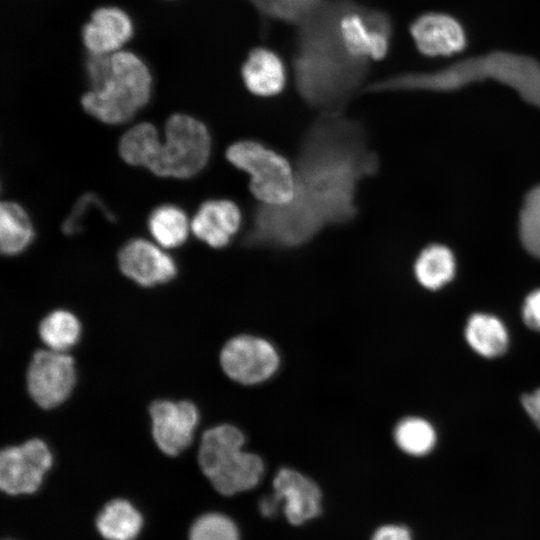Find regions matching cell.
<instances>
[{
  "label": "cell",
  "mask_w": 540,
  "mask_h": 540,
  "mask_svg": "<svg viewBox=\"0 0 540 540\" xmlns=\"http://www.w3.org/2000/svg\"><path fill=\"white\" fill-rule=\"evenodd\" d=\"M295 191L281 206L258 204L242 246L290 250L358 215L359 184L379 170L363 124L343 111L320 113L305 131L294 164Z\"/></svg>",
  "instance_id": "obj_1"
},
{
  "label": "cell",
  "mask_w": 540,
  "mask_h": 540,
  "mask_svg": "<svg viewBox=\"0 0 540 540\" xmlns=\"http://www.w3.org/2000/svg\"><path fill=\"white\" fill-rule=\"evenodd\" d=\"M295 87L303 102L320 113L340 112L363 90L371 64L356 58L336 22L334 0L296 26L292 57Z\"/></svg>",
  "instance_id": "obj_2"
},
{
  "label": "cell",
  "mask_w": 540,
  "mask_h": 540,
  "mask_svg": "<svg viewBox=\"0 0 540 540\" xmlns=\"http://www.w3.org/2000/svg\"><path fill=\"white\" fill-rule=\"evenodd\" d=\"M486 79L514 89L524 101L540 108V62L532 56L504 50L464 58L432 72L393 75L367 84L362 92H450Z\"/></svg>",
  "instance_id": "obj_3"
},
{
  "label": "cell",
  "mask_w": 540,
  "mask_h": 540,
  "mask_svg": "<svg viewBox=\"0 0 540 540\" xmlns=\"http://www.w3.org/2000/svg\"><path fill=\"white\" fill-rule=\"evenodd\" d=\"M85 66L89 90L81 106L92 118L107 125L124 124L149 103L152 75L135 53L89 54Z\"/></svg>",
  "instance_id": "obj_4"
},
{
  "label": "cell",
  "mask_w": 540,
  "mask_h": 540,
  "mask_svg": "<svg viewBox=\"0 0 540 540\" xmlns=\"http://www.w3.org/2000/svg\"><path fill=\"white\" fill-rule=\"evenodd\" d=\"M245 436L232 424H218L201 436L197 460L213 488L231 496L256 487L264 474V462L255 453L245 451Z\"/></svg>",
  "instance_id": "obj_5"
},
{
  "label": "cell",
  "mask_w": 540,
  "mask_h": 540,
  "mask_svg": "<svg viewBox=\"0 0 540 540\" xmlns=\"http://www.w3.org/2000/svg\"><path fill=\"white\" fill-rule=\"evenodd\" d=\"M212 153L207 125L186 113H174L153 142L144 168L162 178L190 179L201 173Z\"/></svg>",
  "instance_id": "obj_6"
},
{
  "label": "cell",
  "mask_w": 540,
  "mask_h": 540,
  "mask_svg": "<svg viewBox=\"0 0 540 540\" xmlns=\"http://www.w3.org/2000/svg\"><path fill=\"white\" fill-rule=\"evenodd\" d=\"M227 161L249 176V189L259 204L281 206L295 191V169L273 148L254 139H241L225 151Z\"/></svg>",
  "instance_id": "obj_7"
},
{
  "label": "cell",
  "mask_w": 540,
  "mask_h": 540,
  "mask_svg": "<svg viewBox=\"0 0 540 540\" xmlns=\"http://www.w3.org/2000/svg\"><path fill=\"white\" fill-rule=\"evenodd\" d=\"M77 382L75 359L67 352L38 349L33 352L25 373L26 390L41 409L62 405Z\"/></svg>",
  "instance_id": "obj_8"
},
{
  "label": "cell",
  "mask_w": 540,
  "mask_h": 540,
  "mask_svg": "<svg viewBox=\"0 0 540 540\" xmlns=\"http://www.w3.org/2000/svg\"><path fill=\"white\" fill-rule=\"evenodd\" d=\"M224 374L242 385H257L270 379L279 369L277 349L268 340L250 334L230 338L219 353Z\"/></svg>",
  "instance_id": "obj_9"
},
{
  "label": "cell",
  "mask_w": 540,
  "mask_h": 540,
  "mask_svg": "<svg viewBox=\"0 0 540 540\" xmlns=\"http://www.w3.org/2000/svg\"><path fill=\"white\" fill-rule=\"evenodd\" d=\"M52 464L50 447L40 438L7 446L0 452V488L9 495L34 493Z\"/></svg>",
  "instance_id": "obj_10"
},
{
  "label": "cell",
  "mask_w": 540,
  "mask_h": 540,
  "mask_svg": "<svg viewBox=\"0 0 540 540\" xmlns=\"http://www.w3.org/2000/svg\"><path fill=\"white\" fill-rule=\"evenodd\" d=\"M151 435L156 447L166 456L175 457L194 439L200 412L187 399H156L148 407Z\"/></svg>",
  "instance_id": "obj_11"
},
{
  "label": "cell",
  "mask_w": 540,
  "mask_h": 540,
  "mask_svg": "<svg viewBox=\"0 0 540 540\" xmlns=\"http://www.w3.org/2000/svg\"><path fill=\"white\" fill-rule=\"evenodd\" d=\"M167 251L152 239H129L117 253L119 271L143 288L167 284L178 274L177 263Z\"/></svg>",
  "instance_id": "obj_12"
},
{
  "label": "cell",
  "mask_w": 540,
  "mask_h": 540,
  "mask_svg": "<svg viewBox=\"0 0 540 540\" xmlns=\"http://www.w3.org/2000/svg\"><path fill=\"white\" fill-rule=\"evenodd\" d=\"M409 30L418 51L429 57L454 55L461 52L467 42L462 24L442 12H427L416 17Z\"/></svg>",
  "instance_id": "obj_13"
},
{
  "label": "cell",
  "mask_w": 540,
  "mask_h": 540,
  "mask_svg": "<svg viewBox=\"0 0 540 540\" xmlns=\"http://www.w3.org/2000/svg\"><path fill=\"white\" fill-rule=\"evenodd\" d=\"M242 222V211L233 200L207 199L191 218V234L211 248H225L238 234Z\"/></svg>",
  "instance_id": "obj_14"
},
{
  "label": "cell",
  "mask_w": 540,
  "mask_h": 540,
  "mask_svg": "<svg viewBox=\"0 0 540 540\" xmlns=\"http://www.w3.org/2000/svg\"><path fill=\"white\" fill-rule=\"evenodd\" d=\"M273 488V495L291 524L301 525L320 513L321 491L299 471L281 468L274 477Z\"/></svg>",
  "instance_id": "obj_15"
},
{
  "label": "cell",
  "mask_w": 540,
  "mask_h": 540,
  "mask_svg": "<svg viewBox=\"0 0 540 540\" xmlns=\"http://www.w3.org/2000/svg\"><path fill=\"white\" fill-rule=\"evenodd\" d=\"M133 32L132 20L124 10L105 6L93 11L81 35L89 54L108 55L121 50Z\"/></svg>",
  "instance_id": "obj_16"
},
{
  "label": "cell",
  "mask_w": 540,
  "mask_h": 540,
  "mask_svg": "<svg viewBox=\"0 0 540 540\" xmlns=\"http://www.w3.org/2000/svg\"><path fill=\"white\" fill-rule=\"evenodd\" d=\"M241 77L247 90L259 97L280 94L287 80L282 58L267 47H255L249 51L241 67Z\"/></svg>",
  "instance_id": "obj_17"
},
{
  "label": "cell",
  "mask_w": 540,
  "mask_h": 540,
  "mask_svg": "<svg viewBox=\"0 0 540 540\" xmlns=\"http://www.w3.org/2000/svg\"><path fill=\"white\" fill-rule=\"evenodd\" d=\"M151 239L166 250L181 247L191 233V219L183 208L164 203L153 208L147 218Z\"/></svg>",
  "instance_id": "obj_18"
},
{
  "label": "cell",
  "mask_w": 540,
  "mask_h": 540,
  "mask_svg": "<svg viewBox=\"0 0 540 540\" xmlns=\"http://www.w3.org/2000/svg\"><path fill=\"white\" fill-rule=\"evenodd\" d=\"M35 230L26 209L16 201H2L0 205V250L5 256H18L34 240Z\"/></svg>",
  "instance_id": "obj_19"
},
{
  "label": "cell",
  "mask_w": 540,
  "mask_h": 540,
  "mask_svg": "<svg viewBox=\"0 0 540 540\" xmlns=\"http://www.w3.org/2000/svg\"><path fill=\"white\" fill-rule=\"evenodd\" d=\"M464 334L468 345L485 358L502 355L509 344V335L504 323L490 314L471 315L466 323Z\"/></svg>",
  "instance_id": "obj_20"
},
{
  "label": "cell",
  "mask_w": 540,
  "mask_h": 540,
  "mask_svg": "<svg viewBox=\"0 0 540 540\" xmlns=\"http://www.w3.org/2000/svg\"><path fill=\"white\" fill-rule=\"evenodd\" d=\"M37 332L47 349L66 352L80 341L82 325L72 311L57 308L40 320Z\"/></svg>",
  "instance_id": "obj_21"
},
{
  "label": "cell",
  "mask_w": 540,
  "mask_h": 540,
  "mask_svg": "<svg viewBox=\"0 0 540 540\" xmlns=\"http://www.w3.org/2000/svg\"><path fill=\"white\" fill-rule=\"evenodd\" d=\"M456 270L454 256L449 248L432 244L424 248L414 263L416 280L429 290H436L450 282Z\"/></svg>",
  "instance_id": "obj_22"
},
{
  "label": "cell",
  "mask_w": 540,
  "mask_h": 540,
  "mask_svg": "<svg viewBox=\"0 0 540 540\" xmlns=\"http://www.w3.org/2000/svg\"><path fill=\"white\" fill-rule=\"evenodd\" d=\"M96 525L107 540H133L142 527V517L131 503L115 499L105 505Z\"/></svg>",
  "instance_id": "obj_23"
},
{
  "label": "cell",
  "mask_w": 540,
  "mask_h": 540,
  "mask_svg": "<svg viewBox=\"0 0 540 540\" xmlns=\"http://www.w3.org/2000/svg\"><path fill=\"white\" fill-rule=\"evenodd\" d=\"M263 25L281 22L295 27L311 16L325 0H247Z\"/></svg>",
  "instance_id": "obj_24"
},
{
  "label": "cell",
  "mask_w": 540,
  "mask_h": 540,
  "mask_svg": "<svg viewBox=\"0 0 540 540\" xmlns=\"http://www.w3.org/2000/svg\"><path fill=\"white\" fill-rule=\"evenodd\" d=\"M393 438L400 450L411 456H424L436 443L434 427L421 417H406L394 428Z\"/></svg>",
  "instance_id": "obj_25"
},
{
  "label": "cell",
  "mask_w": 540,
  "mask_h": 540,
  "mask_svg": "<svg viewBox=\"0 0 540 540\" xmlns=\"http://www.w3.org/2000/svg\"><path fill=\"white\" fill-rule=\"evenodd\" d=\"M159 133L158 128L151 122L132 125L119 139L120 158L130 166L143 168L150 147Z\"/></svg>",
  "instance_id": "obj_26"
},
{
  "label": "cell",
  "mask_w": 540,
  "mask_h": 540,
  "mask_svg": "<svg viewBox=\"0 0 540 540\" xmlns=\"http://www.w3.org/2000/svg\"><path fill=\"white\" fill-rule=\"evenodd\" d=\"M519 234L523 247L540 259V185L525 196L519 216Z\"/></svg>",
  "instance_id": "obj_27"
},
{
  "label": "cell",
  "mask_w": 540,
  "mask_h": 540,
  "mask_svg": "<svg viewBox=\"0 0 540 540\" xmlns=\"http://www.w3.org/2000/svg\"><path fill=\"white\" fill-rule=\"evenodd\" d=\"M190 540H239L235 523L225 515L208 513L199 517L191 527Z\"/></svg>",
  "instance_id": "obj_28"
},
{
  "label": "cell",
  "mask_w": 540,
  "mask_h": 540,
  "mask_svg": "<svg viewBox=\"0 0 540 540\" xmlns=\"http://www.w3.org/2000/svg\"><path fill=\"white\" fill-rule=\"evenodd\" d=\"M93 193L83 194L74 204L71 213L62 224V231L67 235H75L81 231L84 215L89 212L90 207L104 205Z\"/></svg>",
  "instance_id": "obj_29"
},
{
  "label": "cell",
  "mask_w": 540,
  "mask_h": 540,
  "mask_svg": "<svg viewBox=\"0 0 540 540\" xmlns=\"http://www.w3.org/2000/svg\"><path fill=\"white\" fill-rule=\"evenodd\" d=\"M522 318L527 327L540 331V289L527 295L522 307Z\"/></svg>",
  "instance_id": "obj_30"
},
{
  "label": "cell",
  "mask_w": 540,
  "mask_h": 540,
  "mask_svg": "<svg viewBox=\"0 0 540 540\" xmlns=\"http://www.w3.org/2000/svg\"><path fill=\"white\" fill-rule=\"evenodd\" d=\"M371 540H413L410 530L398 524H387L379 527Z\"/></svg>",
  "instance_id": "obj_31"
},
{
  "label": "cell",
  "mask_w": 540,
  "mask_h": 540,
  "mask_svg": "<svg viewBox=\"0 0 540 540\" xmlns=\"http://www.w3.org/2000/svg\"><path fill=\"white\" fill-rule=\"evenodd\" d=\"M522 405L528 416L540 430V388L522 397Z\"/></svg>",
  "instance_id": "obj_32"
},
{
  "label": "cell",
  "mask_w": 540,
  "mask_h": 540,
  "mask_svg": "<svg viewBox=\"0 0 540 540\" xmlns=\"http://www.w3.org/2000/svg\"><path fill=\"white\" fill-rule=\"evenodd\" d=\"M279 507L280 504L273 494L265 496L259 501V510L265 517L274 516Z\"/></svg>",
  "instance_id": "obj_33"
}]
</instances>
